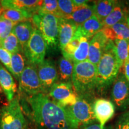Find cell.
Wrapping results in <instances>:
<instances>
[{
	"mask_svg": "<svg viewBox=\"0 0 129 129\" xmlns=\"http://www.w3.org/2000/svg\"><path fill=\"white\" fill-rule=\"evenodd\" d=\"M117 2L118 1L114 0H101L94 1L92 5L94 15L102 22L112 12Z\"/></svg>",
	"mask_w": 129,
	"mask_h": 129,
	"instance_id": "obj_22",
	"label": "cell"
},
{
	"mask_svg": "<svg viewBox=\"0 0 129 129\" xmlns=\"http://www.w3.org/2000/svg\"><path fill=\"white\" fill-rule=\"evenodd\" d=\"M72 1L71 0H59L58 1V10L57 17L58 18L67 19L75 10Z\"/></svg>",
	"mask_w": 129,
	"mask_h": 129,
	"instance_id": "obj_30",
	"label": "cell"
},
{
	"mask_svg": "<svg viewBox=\"0 0 129 129\" xmlns=\"http://www.w3.org/2000/svg\"><path fill=\"white\" fill-rule=\"evenodd\" d=\"M34 26L41 34L47 47L59 46V18L51 14H35L32 17Z\"/></svg>",
	"mask_w": 129,
	"mask_h": 129,
	"instance_id": "obj_4",
	"label": "cell"
},
{
	"mask_svg": "<svg viewBox=\"0 0 129 129\" xmlns=\"http://www.w3.org/2000/svg\"><path fill=\"white\" fill-rule=\"evenodd\" d=\"M108 40L102 31L93 36L89 42L87 60L97 66L102 56Z\"/></svg>",
	"mask_w": 129,
	"mask_h": 129,
	"instance_id": "obj_13",
	"label": "cell"
},
{
	"mask_svg": "<svg viewBox=\"0 0 129 129\" xmlns=\"http://www.w3.org/2000/svg\"><path fill=\"white\" fill-rule=\"evenodd\" d=\"M26 57L23 51L12 55L11 59V74L19 81L20 75L25 68Z\"/></svg>",
	"mask_w": 129,
	"mask_h": 129,
	"instance_id": "obj_25",
	"label": "cell"
},
{
	"mask_svg": "<svg viewBox=\"0 0 129 129\" xmlns=\"http://www.w3.org/2000/svg\"><path fill=\"white\" fill-rule=\"evenodd\" d=\"M120 71L124 75L125 78L129 81V58L125 61Z\"/></svg>",
	"mask_w": 129,
	"mask_h": 129,
	"instance_id": "obj_35",
	"label": "cell"
},
{
	"mask_svg": "<svg viewBox=\"0 0 129 129\" xmlns=\"http://www.w3.org/2000/svg\"><path fill=\"white\" fill-rule=\"evenodd\" d=\"M90 39L82 35L81 37L80 45L72 56V60L74 63L84 62L88 59V47Z\"/></svg>",
	"mask_w": 129,
	"mask_h": 129,
	"instance_id": "obj_27",
	"label": "cell"
},
{
	"mask_svg": "<svg viewBox=\"0 0 129 129\" xmlns=\"http://www.w3.org/2000/svg\"><path fill=\"white\" fill-rule=\"evenodd\" d=\"M33 16V14L26 11L12 9H3L0 18L6 19L13 23H18L19 22L29 20Z\"/></svg>",
	"mask_w": 129,
	"mask_h": 129,
	"instance_id": "obj_23",
	"label": "cell"
},
{
	"mask_svg": "<svg viewBox=\"0 0 129 129\" xmlns=\"http://www.w3.org/2000/svg\"><path fill=\"white\" fill-rule=\"evenodd\" d=\"M111 94L118 107H125L129 105V81L121 72L114 81Z\"/></svg>",
	"mask_w": 129,
	"mask_h": 129,
	"instance_id": "obj_11",
	"label": "cell"
},
{
	"mask_svg": "<svg viewBox=\"0 0 129 129\" xmlns=\"http://www.w3.org/2000/svg\"><path fill=\"white\" fill-rule=\"evenodd\" d=\"M28 124L17 97L0 109V129H27Z\"/></svg>",
	"mask_w": 129,
	"mask_h": 129,
	"instance_id": "obj_6",
	"label": "cell"
},
{
	"mask_svg": "<svg viewBox=\"0 0 129 129\" xmlns=\"http://www.w3.org/2000/svg\"><path fill=\"white\" fill-rule=\"evenodd\" d=\"M19 90L29 96L45 94L37 72V67L27 62L19 79Z\"/></svg>",
	"mask_w": 129,
	"mask_h": 129,
	"instance_id": "obj_8",
	"label": "cell"
},
{
	"mask_svg": "<svg viewBox=\"0 0 129 129\" xmlns=\"http://www.w3.org/2000/svg\"><path fill=\"white\" fill-rule=\"evenodd\" d=\"M34 28L31 22L26 20L17 23L13 29L12 31L18 39L23 51L29 41Z\"/></svg>",
	"mask_w": 129,
	"mask_h": 129,
	"instance_id": "obj_19",
	"label": "cell"
},
{
	"mask_svg": "<svg viewBox=\"0 0 129 129\" xmlns=\"http://www.w3.org/2000/svg\"><path fill=\"white\" fill-rule=\"evenodd\" d=\"M74 63L71 59L62 57L58 63V68L60 81L72 82Z\"/></svg>",
	"mask_w": 129,
	"mask_h": 129,
	"instance_id": "obj_24",
	"label": "cell"
},
{
	"mask_svg": "<svg viewBox=\"0 0 129 129\" xmlns=\"http://www.w3.org/2000/svg\"><path fill=\"white\" fill-rule=\"evenodd\" d=\"M88 2H89V1H86V0H73L72 1V3H73L75 7H80V6H83L85 4H87Z\"/></svg>",
	"mask_w": 129,
	"mask_h": 129,
	"instance_id": "obj_37",
	"label": "cell"
},
{
	"mask_svg": "<svg viewBox=\"0 0 129 129\" xmlns=\"http://www.w3.org/2000/svg\"><path fill=\"white\" fill-rule=\"evenodd\" d=\"M127 25H128V27H129V13L128 14V16H127Z\"/></svg>",
	"mask_w": 129,
	"mask_h": 129,
	"instance_id": "obj_39",
	"label": "cell"
},
{
	"mask_svg": "<svg viewBox=\"0 0 129 129\" xmlns=\"http://www.w3.org/2000/svg\"><path fill=\"white\" fill-rule=\"evenodd\" d=\"M16 24L6 19L0 18V47L1 42L12 32Z\"/></svg>",
	"mask_w": 129,
	"mask_h": 129,
	"instance_id": "obj_32",
	"label": "cell"
},
{
	"mask_svg": "<svg viewBox=\"0 0 129 129\" xmlns=\"http://www.w3.org/2000/svg\"><path fill=\"white\" fill-rule=\"evenodd\" d=\"M12 55L9 52L4 48L0 47V61L4 64L6 68L11 73V59Z\"/></svg>",
	"mask_w": 129,
	"mask_h": 129,
	"instance_id": "obj_33",
	"label": "cell"
},
{
	"mask_svg": "<svg viewBox=\"0 0 129 129\" xmlns=\"http://www.w3.org/2000/svg\"><path fill=\"white\" fill-rule=\"evenodd\" d=\"M73 129H78L96 122L93 105L84 97H79L75 104L64 108Z\"/></svg>",
	"mask_w": 129,
	"mask_h": 129,
	"instance_id": "obj_5",
	"label": "cell"
},
{
	"mask_svg": "<svg viewBox=\"0 0 129 129\" xmlns=\"http://www.w3.org/2000/svg\"><path fill=\"white\" fill-rule=\"evenodd\" d=\"M72 84L79 97L91 96L97 88L96 66L87 60L74 63Z\"/></svg>",
	"mask_w": 129,
	"mask_h": 129,
	"instance_id": "obj_2",
	"label": "cell"
},
{
	"mask_svg": "<svg viewBox=\"0 0 129 129\" xmlns=\"http://www.w3.org/2000/svg\"><path fill=\"white\" fill-rule=\"evenodd\" d=\"M0 87L6 95L7 101L14 99L17 91L16 84L12 74L0 63Z\"/></svg>",
	"mask_w": 129,
	"mask_h": 129,
	"instance_id": "obj_16",
	"label": "cell"
},
{
	"mask_svg": "<svg viewBox=\"0 0 129 129\" xmlns=\"http://www.w3.org/2000/svg\"><path fill=\"white\" fill-rule=\"evenodd\" d=\"M37 72L45 94L48 93L51 87L57 83L59 74L53 61L44 60L37 67Z\"/></svg>",
	"mask_w": 129,
	"mask_h": 129,
	"instance_id": "obj_10",
	"label": "cell"
},
{
	"mask_svg": "<svg viewBox=\"0 0 129 129\" xmlns=\"http://www.w3.org/2000/svg\"><path fill=\"white\" fill-rule=\"evenodd\" d=\"M28 102L34 120L39 129H73L63 107L47 94L29 96Z\"/></svg>",
	"mask_w": 129,
	"mask_h": 129,
	"instance_id": "obj_1",
	"label": "cell"
},
{
	"mask_svg": "<svg viewBox=\"0 0 129 129\" xmlns=\"http://www.w3.org/2000/svg\"><path fill=\"white\" fill-rule=\"evenodd\" d=\"M115 129H129V111L124 112L119 117Z\"/></svg>",
	"mask_w": 129,
	"mask_h": 129,
	"instance_id": "obj_34",
	"label": "cell"
},
{
	"mask_svg": "<svg viewBox=\"0 0 129 129\" xmlns=\"http://www.w3.org/2000/svg\"><path fill=\"white\" fill-rule=\"evenodd\" d=\"M114 43L115 55L121 69L129 58V41L117 40Z\"/></svg>",
	"mask_w": 129,
	"mask_h": 129,
	"instance_id": "obj_26",
	"label": "cell"
},
{
	"mask_svg": "<svg viewBox=\"0 0 129 129\" xmlns=\"http://www.w3.org/2000/svg\"><path fill=\"white\" fill-rule=\"evenodd\" d=\"M93 15L94 12L92 5L85 4L80 7H75V10L67 19L72 21L78 27Z\"/></svg>",
	"mask_w": 129,
	"mask_h": 129,
	"instance_id": "obj_21",
	"label": "cell"
},
{
	"mask_svg": "<svg viewBox=\"0 0 129 129\" xmlns=\"http://www.w3.org/2000/svg\"><path fill=\"white\" fill-rule=\"evenodd\" d=\"M129 12L124 4L123 1H118L104 20L102 22L104 28L111 27L118 23L127 21Z\"/></svg>",
	"mask_w": 129,
	"mask_h": 129,
	"instance_id": "obj_18",
	"label": "cell"
},
{
	"mask_svg": "<svg viewBox=\"0 0 129 129\" xmlns=\"http://www.w3.org/2000/svg\"><path fill=\"white\" fill-rule=\"evenodd\" d=\"M48 93L52 101L63 108L73 105L79 98L72 82L57 81L51 87Z\"/></svg>",
	"mask_w": 129,
	"mask_h": 129,
	"instance_id": "obj_9",
	"label": "cell"
},
{
	"mask_svg": "<svg viewBox=\"0 0 129 129\" xmlns=\"http://www.w3.org/2000/svg\"><path fill=\"white\" fill-rule=\"evenodd\" d=\"M124 4L125 6V7L127 8V9L128 10V11L129 12V1H123Z\"/></svg>",
	"mask_w": 129,
	"mask_h": 129,
	"instance_id": "obj_38",
	"label": "cell"
},
{
	"mask_svg": "<svg viewBox=\"0 0 129 129\" xmlns=\"http://www.w3.org/2000/svg\"><path fill=\"white\" fill-rule=\"evenodd\" d=\"M2 11H3V8H2V7H1V4H0V16H1V13H2Z\"/></svg>",
	"mask_w": 129,
	"mask_h": 129,
	"instance_id": "obj_40",
	"label": "cell"
},
{
	"mask_svg": "<svg viewBox=\"0 0 129 129\" xmlns=\"http://www.w3.org/2000/svg\"><path fill=\"white\" fill-rule=\"evenodd\" d=\"M77 28L78 26L71 20L59 18V47L61 50L72 40Z\"/></svg>",
	"mask_w": 129,
	"mask_h": 129,
	"instance_id": "obj_15",
	"label": "cell"
},
{
	"mask_svg": "<svg viewBox=\"0 0 129 129\" xmlns=\"http://www.w3.org/2000/svg\"><path fill=\"white\" fill-rule=\"evenodd\" d=\"M93 109L97 121L99 122L102 128L114 115L115 106L109 100L100 98L96 99L93 104Z\"/></svg>",
	"mask_w": 129,
	"mask_h": 129,
	"instance_id": "obj_12",
	"label": "cell"
},
{
	"mask_svg": "<svg viewBox=\"0 0 129 129\" xmlns=\"http://www.w3.org/2000/svg\"><path fill=\"white\" fill-rule=\"evenodd\" d=\"M82 35H83L81 34L80 31L77 28L73 38L62 50L63 57L72 60V56H73L74 53L77 50L79 45H80L81 37Z\"/></svg>",
	"mask_w": 129,
	"mask_h": 129,
	"instance_id": "obj_29",
	"label": "cell"
},
{
	"mask_svg": "<svg viewBox=\"0 0 129 129\" xmlns=\"http://www.w3.org/2000/svg\"><path fill=\"white\" fill-rule=\"evenodd\" d=\"M80 129H111L109 128H106L105 127L104 128H102L100 125L99 123H98V122H94L93 123L90 124L85 125V126H83L81 127Z\"/></svg>",
	"mask_w": 129,
	"mask_h": 129,
	"instance_id": "obj_36",
	"label": "cell"
},
{
	"mask_svg": "<svg viewBox=\"0 0 129 129\" xmlns=\"http://www.w3.org/2000/svg\"><path fill=\"white\" fill-rule=\"evenodd\" d=\"M97 89L102 90L114 83L120 72L114 42L108 40L101 60L96 66Z\"/></svg>",
	"mask_w": 129,
	"mask_h": 129,
	"instance_id": "obj_3",
	"label": "cell"
},
{
	"mask_svg": "<svg viewBox=\"0 0 129 129\" xmlns=\"http://www.w3.org/2000/svg\"><path fill=\"white\" fill-rule=\"evenodd\" d=\"M1 47L12 54L23 51L18 39L13 31L1 42Z\"/></svg>",
	"mask_w": 129,
	"mask_h": 129,
	"instance_id": "obj_28",
	"label": "cell"
},
{
	"mask_svg": "<svg viewBox=\"0 0 129 129\" xmlns=\"http://www.w3.org/2000/svg\"><path fill=\"white\" fill-rule=\"evenodd\" d=\"M101 31L108 39L113 42L117 40L129 41V27L127 21L120 22L111 27L104 28Z\"/></svg>",
	"mask_w": 129,
	"mask_h": 129,
	"instance_id": "obj_17",
	"label": "cell"
},
{
	"mask_svg": "<svg viewBox=\"0 0 129 129\" xmlns=\"http://www.w3.org/2000/svg\"><path fill=\"white\" fill-rule=\"evenodd\" d=\"M57 10L58 1H56V0H44V1H42L38 13L53 14L57 17Z\"/></svg>",
	"mask_w": 129,
	"mask_h": 129,
	"instance_id": "obj_31",
	"label": "cell"
},
{
	"mask_svg": "<svg viewBox=\"0 0 129 129\" xmlns=\"http://www.w3.org/2000/svg\"><path fill=\"white\" fill-rule=\"evenodd\" d=\"M103 28L104 25L102 22H101L94 15L78 27L81 34L90 40H91V38L96 34L101 32Z\"/></svg>",
	"mask_w": 129,
	"mask_h": 129,
	"instance_id": "obj_20",
	"label": "cell"
},
{
	"mask_svg": "<svg viewBox=\"0 0 129 129\" xmlns=\"http://www.w3.org/2000/svg\"><path fill=\"white\" fill-rule=\"evenodd\" d=\"M47 46L41 34L34 28L29 41L23 53L27 62L38 66L44 60Z\"/></svg>",
	"mask_w": 129,
	"mask_h": 129,
	"instance_id": "obj_7",
	"label": "cell"
},
{
	"mask_svg": "<svg viewBox=\"0 0 129 129\" xmlns=\"http://www.w3.org/2000/svg\"><path fill=\"white\" fill-rule=\"evenodd\" d=\"M42 1L38 0H3L0 1L3 9H12L26 11L30 13H37Z\"/></svg>",
	"mask_w": 129,
	"mask_h": 129,
	"instance_id": "obj_14",
	"label": "cell"
}]
</instances>
